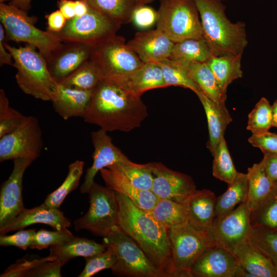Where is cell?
<instances>
[{
    "label": "cell",
    "mask_w": 277,
    "mask_h": 277,
    "mask_svg": "<svg viewBox=\"0 0 277 277\" xmlns=\"http://www.w3.org/2000/svg\"><path fill=\"white\" fill-rule=\"evenodd\" d=\"M141 96L103 78L93 89L83 118L106 132H130L140 127L148 116L147 108Z\"/></svg>",
    "instance_id": "6da1fadb"
},
{
    "label": "cell",
    "mask_w": 277,
    "mask_h": 277,
    "mask_svg": "<svg viewBox=\"0 0 277 277\" xmlns=\"http://www.w3.org/2000/svg\"><path fill=\"white\" fill-rule=\"evenodd\" d=\"M116 193L118 225L142 248L151 262L170 277L171 249L167 230L125 195Z\"/></svg>",
    "instance_id": "7a4b0ae2"
},
{
    "label": "cell",
    "mask_w": 277,
    "mask_h": 277,
    "mask_svg": "<svg viewBox=\"0 0 277 277\" xmlns=\"http://www.w3.org/2000/svg\"><path fill=\"white\" fill-rule=\"evenodd\" d=\"M197 6L203 36L214 56L243 54L248 45L246 24L231 22L222 0H194Z\"/></svg>",
    "instance_id": "3957f363"
},
{
    "label": "cell",
    "mask_w": 277,
    "mask_h": 277,
    "mask_svg": "<svg viewBox=\"0 0 277 277\" xmlns=\"http://www.w3.org/2000/svg\"><path fill=\"white\" fill-rule=\"evenodd\" d=\"M4 44L13 57V66L17 70L15 79L19 88L35 98L51 101L58 83L50 74L45 57L30 44L18 48L5 42Z\"/></svg>",
    "instance_id": "277c9868"
},
{
    "label": "cell",
    "mask_w": 277,
    "mask_h": 277,
    "mask_svg": "<svg viewBox=\"0 0 277 277\" xmlns=\"http://www.w3.org/2000/svg\"><path fill=\"white\" fill-rule=\"evenodd\" d=\"M103 243L110 247L116 256L111 268L114 274L129 277H167L118 225L113 227L104 236Z\"/></svg>",
    "instance_id": "5b68a950"
},
{
    "label": "cell",
    "mask_w": 277,
    "mask_h": 277,
    "mask_svg": "<svg viewBox=\"0 0 277 277\" xmlns=\"http://www.w3.org/2000/svg\"><path fill=\"white\" fill-rule=\"evenodd\" d=\"M0 20L4 27L6 40L25 42L35 47L47 58L62 45L53 33L34 26L35 16L10 4H0Z\"/></svg>",
    "instance_id": "8992f818"
},
{
    "label": "cell",
    "mask_w": 277,
    "mask_h": 277,
    "mask_svg": "<svg viewBox=\"0 0 277 277\" xmlns=\"http://www.w3.org/2000/svg\"><path fill=\"white\" fill-rule=\"evenodd\" d=\"M171 249L170 277H192L193 264L208 247L214 245L207 231L187 222L167 230Z\"/></svg>",
    "instance_id": "52a82bcc"
},
{
    "label": "cell",
    "mask_w": 277,
    "mask_h": 277,
    "mask_svg": "<svg viewBox=\"0 0 277 277\" xmlns=\"http://www.w3.org/2000/svg\"><path fill=\"white\" fill-rule=\"evenodd\" d=\"M157 13L156 28L174 43L203 36L194 0H160Z\"/></svg>",
    "instance_id": "ba28073f"
},
{
    "label": "cell",
    "mask_w": 277,
    "mask_h": 277,
    "mask_svg": "<svg viewBox=\"0 0 277 277\" xmlns=\"http://www.w3.org/2000/svg\"><path fill=\"white\" fill-rule=\"evenodd\" d=\"M121 26L89 6L87 13L67 20L63 29L53 33L63 43H81L94 48L116 35Z\"/></svg>",
    "instance_id": "9c48e42d"
},
{
    "label": "cell",
    "mask_w": 277,
    "mask_h": 277,
    "mask_svg": "<svg viewBox=\"0 0 277 277\" xmlns=\"http://www.w3.org/2000/svg\"><path fill=\"white\" fill-rule=\"evenodd\" d=\"M89 207L85 215L74 222L76 231L87 230L105 236L118 225V203L116 193L95 182L88 192Z\"/></svg>",
    "instance_id": "30bf717a"
},
{
    "label": "cell",
    "mask_w": 277,
    "mask_h": 277,
    "mask_svg": "<svg viewBox=\"0 0 277 277\" xmlns=\"http://www.w3.org/2000/svg\"><path fill=\"white\" fill-rule=\"evenodd\" d=\"M103 78L115 81L136 70L144 63L117 34L94 48L90 57Z\"/></svg>",
    "instance_id": "8fae6325"
},
{
    "label": "cell",
    "mask_w": 277,
    "mask_h": 277,
    "mask_svg": "<svg viewBox=\"0 0 277 277\" xmlns=\"http://www.w3.org/2000/svg\"><path fill=\"white\" fill-rule=\"evenodd\" d=\"M43 146L42 132L37 118L26 116L20 125L0 137V162L27 158L34 161Z\"/></svg>",
    "instance_id": "7c38bea8"
},
{
    "label": "cell",
    "mask_w": 277,
    "mask_h": 277,
    "mask_svg": "<svg viewBox=\"0 0 277 277\" xmlns=\"http://www.w3.org/2000/svg\"><path fill=\"white\" fill-rule=\"evenodd\" d=\"M250 213L245 202L226 214L215 217L207 231L214 245L232 252L238 245L248 239L252 229Z\"/></svg>",
    "instance_id": "4fadbf2b"
},
{
    "label": "cell",
    "mask_w": 277,
    "mask_h": 277,
    "mask_svg": "<svg viewBox=\"0 0 277 277\" xmlns=\"http://www.w3.org/2000/svg\"><path fill=\"white\" fill-rule=\"evenodd\" d=\"M13 161L12 171L1 188L0 229L25 209L22 196L23 176L34 161L27 158H17Z\"/></svg>",
    "instance_id": "5bb4252c"
},
{
    "label": "cell",
    "mask_w": 277,
    "mask_h": 277,
    "mask_svg": "<svg viewBox=\"0 0 277 277\" xmlns=\"http://www.w3.org/2000/svg\"><path fill=\"white\" fill-rule=\"evenodd\" d=\"M153 181L152 191L160 199L182 203L196 189L192 178L173 170L160 162L151 163Z\"/></svg>",
    "instance_id": "9a60e30c"
},
{
    "label": "cell",
    "mask_w": 277,
    "mask_h": 277,
    "mask_svg": "<svg viewBox=\"0 0 277 277\" xmlns=\"http://www.w3.org/2000/svg\"><path fill=\"white\" fill-rule=\"evenodd\" d=\"M91 138L94 147L93 163L86 170L84 181L80 187L82 193H87L94 182L96 173L103 168L118 163L131 161L122 151L112 143L107 132L100 129L92 131Z\"/></svg>",
    "instance_id": "2e32d148"
},
{
    "label": "cell",
    "mask_w": 277,
    "mask_h": 277,
    "mask_svg": "<svg viewBox=\"0 0 277 277\" xmlns=\"http://www.w3.org/2000/svg\"><path fill=\"white\" fill-rule=\"evenodd\" d=\"M93 48L77 42H64L45 58L49 71L58 83L90 59Z\"/></svg>",
    "instance_id": "e0dca14e"
},
{
    "label": "cell",
    "mask_w": 277,
    "mask_h": 277,
    "mask_svg": "<svg viewBox=\"0 0 277 277\" xmlns=\"http://www.w3.org/2000/svg\"><path fill=\"white\" fill-rule=\"evenodd\" d=\"M238 266L231 252L213 245L199 256L190 272L192 277H235Z\"/></svg>",
    "instance_id": "ac0fdd59"
},
{
    "label": "cell",
    "mask_w": 277,
    "mask_h": 277,
    "mask_svg": "<svg viewBox=\"0 0 277 277\" xmlns=\"http://www.w3.org/2000/svg\"><path fill=\"white\" fill-rule=\"evenodd\" d=\"M127 44L144 63H159L169 58L174 43L156 28L136 33Z\"/></svg>",
    "instance_id": "d6986e66"
},
{
    "label": "cell",
    "mask_w": 277,
    "mask_h": 277,
    "mask_svg": "<svg viewBox=\"0 0 277 277\" xmlns=\"http://www.w3.org/2000/svg\"><path fill=\"white\" fill-rule=\"evenodd\" d=\"M37 223L45 224L55 230L68 228L71 226L69 220L59 208L49 207L43 204L30 209H25L16 216L0 229V234L22 230Z\"/></svg>",
    "instance_id": "ffe728a7"
},
{
    "label": "cell",
    "mask_w": 277,
    "mask_h": 277,
    "mask_svg": "<svg viewBox=\"0 0 277 277\" xmlns=\"http://www.w3.org/2000/svg\"><path fill=\"white\" fill-rule=\"evenodd\" d=\"M216 196L212 191L195 190L183 202L187 223L196 229L207 231L215 219Z\"/></svg>",
    "instance_id": "44dd1931"
},
{
    "label": "cell",
    "mask_w": 277,
    "mask_h": 277,
    "mask_svg": "<svg viewBox=\"0 0 277 277\" xmlns=\"http://www.w3.org/2000/svg\"><path fill=\"white\" fill-rule=\"evenodd\" d=\"M100 172L107 187L125 195L143 210H151L160 199L152 190L136 187L126 178L110 168H103Z\"/></svg>",
    "instance_id": "7402d4cb"
},
{
    "label": "cell",
    "mask_w": 277,
    "mask_h": 277,
    "mask_svg": "<svg viewBox=\"0 0 277 277\" xmlns=\"http://www.w3.org/2000/svg\"><path fill=\"white\" fill-rule=\"evenodd\" d=\"M92 90H83L58 83L51 101L55 111L64 120L85 115L90 103Z\"/></svg>",
    "instance_id": "603a6c76"
},
{
    "label": "cell",
    "mask_w": 277,
    "mask_h": 277,
    "mask_svg": "<svg viewBox=\"0 0 277 277\" xmlns=\"http://www.w3.org/2000/svg\"><path fill=\"white\" fill-rule=\"evenodd\" d=\"M111 81L140 95L149 90L167 87L160 66L155 62L144 63L130 74Z\"/></svg>",
    "instance_id": "cb8c5ba5"
},
{
    "label": "cell",
    "mask_w": 277,
    "mask_h": 277,
    "mask_svg": "<svg viewBox=\"0 0 277 277\" xmlns=\"http://www.w3.org/2000/svg\"><path fill=\"white\" fill-rule=\"evenodd\" d=\"M206 113L209 138L207 147L211 154L224 137L226 129L231 122L232 117L227 109L226 104H219L214 102L202 91L196 94Z\"/></svg>",
    "instance_id": "d4e9b609"
},
{
    "label": "cell",
    "mask_w": 277,
    "mask_h": 277,
    "mask_svg": "<svg viewBox=\"0 0 277 277\" xmlns=\"http://www.w3.org/2000/svg\"><path fill=\"white\" fill-rule=\"evenodd\" d=\"M238 265L254 277H277V269L273 263L258 249L249 238L232 251Z\"/></svg>",
    "instance_id": "484cf974"
},
{
    "label": "cell",
    "mask_w": 277,
    "mask_h": 277,
    "mask_svg": "<svg viewBox=\"0 0 277 277\" xmlns=\"http://www.w3.org/2000/svg\"><path fill=\"white\" fill-rule=\"evenodd\" d=\"M242 54L212 55L206 62L214 74L223 96L227 98V90L234 80L243 76Z\"/></svg>",
    "instance_id": "4316f807"
},
{
    "label": "cell",
    "mask_w": 277,
    "mask_h": 277,
    "mask_svg": "<svg viewBox=\"0 0 277 277\" xmlns=\"http://www.w3.org/2000/svg\"><path fill=\"white\" fill-rule=\"evenodd\" d=\"M107 246L85 238L74 236L66 242L50 246L49 255L63 265L77 256L85 258L104 251Z\"/></svg>",
    "instance_id": "83f0119b"
},
{
    "label": "cell",
    "mask_w": 277,
    "mask_h": 277,
    "mask_svg": "<svg viewBox=\"0 0 277 277\" xmlns=\"http://www.w3.org/2000/svg\"><path fill=\"white\" fill-rule=\"evenodd\" d=\"M246 174L248 184L246 203L251 211L269 193L274 181L267 174L263 159L249 167Z\"/></svg>",
    "instance_id": "f1b7e54d"
},
{
    "label": "cell",
    "mask_w": 277,
    "mask_h": 277,
    "mask_svg": "<svg viewBox=\"0 0 277 277\" xmlns=\"http://www.w3.org/2000/svg\"><path fill=\"white\" fill-rule=\"evenodd\" d=\"M189 77L199 86L208 98L219 104H225L226 98L222 95L218 83L206 63H185Z\"/></svg>",
    "instance_id": "f546056e"
},
{
    "label": "cell",
    "mask_w": 277,
    "mask_h": 277,
    "mask_svg": "<svg viewBox=\"0 0 277 277\" xmlns=\"http://www.w3.org/2000/svg\"><path fill=\"white\" fill-rule=\"evenodd\" d=\"M228 185L226 191L216 197L215 217L226 214L238 204L247 201L248 184L246 173L238 172L235 179Z\"/></svg>",
    "instance_id": "4dcf8cb0"
},
{
    "label": "cell",
    "mask_w": 277,
    "mask_h": 277,
    "mask_svg": "<svg viewBox=\"0 0 277 277\" xmlns=\"http://www.w3.org/2000/svg\"><path fill=\"white\" fill-rule=\"evenodd\" d=\"M212 55L210 48L203 36L174 43L169 59L187 63L193 62L206 63Z\"/></svg>",
    "instance_id": "1f68e13d"
},
{
    "label": "cell",
    "mask_w": 277,
    "mask_h": 277,
    "mask_svg": "<svg viewBox=\"0 0 277 277\" xmlns=\"http://www.w3.org/2000/svg\"><path fill=\"white\" fill-rule=\"evenodd\" d=\"M252 227L277 230V181L267 195L250 211Z\"/></svg>",
    "instance_id": "d6a6232c"
},
{
    "label": "cell",
    "mask_w": 277,
    "mask_h": 277,
    "mask_svg": "<svg viewBox=\"0 0 277 277\" xmlns=\"http://www.w3.org/2000/svg\"><path fill=\"white\" fill-rule=\"evenodd\" d=\"M93 9L120 24L132 22L135 0H85Z\"/></svg>",
    "instance_id": "836d02e7"
},
{
    "label": "cell",
    "mask_w": 277,
    "mask_h": 277,
    "mask_svg": "<svg viewBox=\"0 0 277 277\" xmlns=\"http://www.w3.org/2000/svg\"><path fill=\"white\" fill-rule=\"evenodd\" d=\"M167 230L187 222L182 203L169 199H159L155 206L147 211Z\"/></svg>",
    "instance_id": "e575fe53"
},
{
    "label": "cell",
    "mask_w": 277,
    "mask_h": 277,
    "mask_svg": "<svg viewBox=\"0 0 277 277\" xmlns=\"http://www.w3.org/2000/svg\"><path fill=\"white\" fill-rule=\"evenodd\" d=\"M102 79L98 68L90 59L60 83L73 89L92 90Z\"/></svg>",
    "instance_id": "d590c367"
},
{
    "label": "cell",
    "mask_w": 277,
    "mask_h": 277,
    "mask_svg": "<svg viewBox=\"0 0 277 277\" xmlns=\"http://www.w3.org/2000/svg\"><path fill=\"white\" fill-rule=\"evenodd\" d=\"M84 165L85 163L80 160L70 164L65 180L59 187L47 195L44 203L49 207L59 208L66 196L78 186Z\"/></svg>",
    "instance_id": "8d00e7d4"
},
{
    "label": "cell",
    "mask_w": 277,
    "mask_h": 277,
    "mask_svg": "<svg viewBox=\"0 0 277 277\" xmlns=\"http://www.w3.org/2000/svg\"><path fill=\"white\" fill-rule=\"evenodd\" d=\"M108 167L120 173L136 187L151 190L153 175L151 163L140 164L131 161L125 163L115 164Z\"/></svg>",
    "instance_id": "74e56055"
},
{
    "label": "cell",
    "mask_w": 277,
    "mask_h": 277,
    "mask_svg": "<svg viewBox=\"0 0 277 277\" xmlns=\"http://www.w3.org/2000/svg\"><path fill=\"white\" fill-rule=\"evenodd\" d=\"M161 69L167 87L180 86L189 89L196 94L202 91L199 86L188 75L186 64L169 58L157 63Z\"/></svg>",
    "instance_id": "f35d334b"
},
{
    "label": "cell",
    "mask_w": 277,
    "mask_h": 277,
    "mask_svg": "<svg viewBox=\"0 0 277 277\" xmlns=\"http://www.w3.org/2000/svg\"><path fill=\"white\" fill-rule=\"evenodd\" d=\"M212 175L218 180L228 184L236 177L238 172L236 170L229 153L224 137L212 154Z\"/></svg>",
    "instance_id": "ab89813d"
},
{
    "label": "cell",
    "mask_w": 277,
    "mask_h": 277,
    "mask_svg": "<svg viewBox=\"0 0 277 277\" xmlns=\"http://www.w3.org/2000/svg\"><path fill=\"white\" fill-rule=\"evenodd\" d=\"M249 239L277 268V231L260 227H252Z\"/></svg>",
    "instance_id": "60d3db41"
},
{
    "label": "cell",
    "mask_w": 277,
    "mask_h": 277,
    "mask_svg": "<svg viewBox=\"0 0 277 277\" xmlns=\"http://www.w3.org/2000/svg\"><path fill=\"white\" fill-rule=\"evenodd\" d=\"M272 127L271 105L263 97L249 113L247 129L252 134H259L268 131Z\"/></svg>",
    "instance_id": "b9f144b4"
},
{
    "label": "cell",
    "mask_w": 277,
    "mask_h": 277,
    "mask_svg": "<svg viewBox=\"0 0 277 277\" xmlns=\"http://www.w3.org/2000/svg\"><path fill=\"white\" fill-rule=\"evenodd\" d=\"M26 116L10 106L4 90H0V137L18 127Z\"/></svg>",
    "instance_id": "7bdbcfd3"
},
{
    "label": "cell",
    "mask_w": 277,
    "mask_h": 277,
    "mask_svg": "<svg viewBox=\"0 0 277 277\" xmlns=\"http://www.w3.org/2000/svg\"><path fill=\"white\" fill-rule=\"evenodd\" d=\"M74 236L68 228L54 231L42 229L35 232L30 248L42 250L49 246L63 244Z\"/></svg>",
    "instance_id": "ee69618b"
},
{
    "label": "cell",
    "mask_w": 277,
    "mask_h": 277,
    "mask_svg": "<svg viewBox=\"0 0 277 277\" xmlns=\"http://www.w3.org/2000/svg\"><path fill=\"white\" fill-rule=\"evenodd\" d=\"M86 264L79 277H90L98 272L111 269L116 261V256L112 249L108 246L103 252L85 258Z\"/></svg>",
    "instance_id": "f6af8a7d"
},
{
    "label": "cell",
    "mask_w": 277,
    "mask_h": 277,
    "mask_svg": "<svg viewBox=\"0 0 277 277\" xmlns=\"http://www.w3.org/2000/svg\"><path fill=\"white\" fill-rule=\"evenodd\" d=\"M56 259L52 256L42 258L21 259L9 266L0 275L1 277H26L27 273L39 264Z\"/></svg>",
    "instance_id": "bcb514c9"
},
{
    "label": "cell",
    "mask_w": 277,
    "mask_h": 277,
    "mask_svg": "<svg viewBox=\"0 0 277 277\" xmlns=\"http://www.w3.org/2000/svg\"><path fill=\"white\" fill-rule=\"evenodd\" d=\"M35 229L20 230L12 235L1 234V246H15L23 250L30 248Z\"/></svg>",
    "instance_id": "7dc6e473"
},
{
    "label": "cell",
    "mask_w": 277,
    "mask_h": 277,
    "mask_svg": "<svg viewBox=\"0 0 277 277\" xmlns=\"http://www.w3.org/2000/svg\"><path fill=\"white\" fill-rule=\"evenodd\" d=\"M249 143L259 148L264 154L277 153V134L267 131L259 134H252L248 138Z\"/></svg>",
    "instance_id": "c3c4849f"
},
{
    "label": "cell",
    "mask_w": 277,
    "mask_h": 277,
    "mask_svg": "<svg viewBox=\"0 0 277 277\" xmlns=\"http://www.w3.org/2000/svg\"><path fill=\"white\" fill-rule=\"evenodd\" d=\"M157 11L146 5L136 7L133 11L132 22L138 28L145 29L156 23Z\"/></svg>",
    "instance_id": "681fc988"
},
{
    "label": "cell",
    "mask_w": 277,
    "mask_h": 277,
    "mask_svg": "<svg viewBox=\"0 0 277 277\" xmlns=\"http://www.w3.org/2000/svg\"><path fill=\"white\" fill-rule=\"evenodd\" d=\"M64 265L58 260L43 262L29 271L26 277H59Z\"/></svg>",
    "instance_id": "f907efd6"
},
{
    "label": "cell",
    "mask_w": 277,
    "mask_h": 277,
    "mask_svg": "<svg viewBox=\"0 0 277 277\" xmlns=\"http://www.w3.org/2000/svg\"><path fill=\"white\" fill-rule=\"evenodd\" d=\"M47 21V31L57 33L64 27L67 19L59 10L55 11L46 16Z\"/></svg>",
    "instance_id": "816d5d0a"
},
{
    "label": "cell",
    "mask_w": 277,
    "mask_h": 277,
    "mask_svg": "<svg viewBox=\"0 0 277 277\" xmlns=\"http://www.w3.org/2000/svg\"><path fill=\"white\" fill-rule=\"evenodd\" d=\"M265 170L273 181H277V153L264 154Z\"/></svg>",
    "instance_id": "f5cc1de1"
},
{
    "label": "cell",
    "mask_w": 277,
    "mask_h": 277,
    "mask_svg": "<svg viewBox=\"0 0 277 277\" xmlns=\"http://www.w3.org/2000/svg\"><path fill=\"white\" fill-rule=\"evenodd\" d=\"M3 25L0 24V65L13 66V57L5 46V33Z\"/></svg>",
    "instance_id": "db71d44e"
},
{
    "label": "cell",
    "mask_w": 277,
    "mask_h": 277,
    "mask_svg": "<svg viewBox=\"0 0 277 277\" xmlns=\"http://www.w3.org/2000/svg\"><path fill=\"white\" fill-rule=\"evenodd\" d=\"M59 10L62 12L67 20L75 16L74 11V1L60 0L57 2Z\"/></svg>",
    "instance_id": "11a10c76"
},
{
    "label": "cell",
    "mask_w": 277,
    "mask_h": 277,
    "mask_svg": "<svg viewBox=\"0 0 277 277\" xmlns=\"http://www.w3.org/2000/svg\"><path fill=\"white\" fill-rule=\"evenodd\" d=\"M89 5L85 0L74 1V11L75 16H81L87 13Z\"/></svg>",
    "instance_id": "9f6ffc18"
},
{
    "label": "cell",
    "mask_w": 277,
    "mask_h": 277,
    "mask_svg": "<svg viewBox=\"0 0 277 277\" xmlns=\"http://www.w3.org/2000/svg\"><path fill=\"white\" fill-rule=\"evenodd\" d=\"M31 1L32 0H11L9 4L27 12L31 7L30 3Z\"/></svg>",
    "instance_id": "6f0895ef"
},
{
    "label": "cell",
    "mask_w": 277,
    "mask_h": 277,
    "mask_svg": "<svg viewBox=\"0 0 277 277\" xmlns=\"http://www.w3.org/2000/svg\"><path fill=\"white\" fill-rule=\"evenodd\" d=\"M272 126L277 128V99L271 105Z\"/></svg>",
    "instance_id": "680465c9"
},
{
    "label": "cell",
    "mask_w": 277,
    "mask_h": 277,
    "mask_svg": "<svg viewBox=\"0 0 277 277\" xmlns=\"http://www.w3.org/2000/svg\"><path fill=\"white\" fill-rule=\"evenodd\" d=\"M235 277H254L253 275L239 265Z\"/></svg>",
    "instance_id": "91938a15"
},
{
    "label": "cell",
    "mask_w": 277,
    "mask_h": 277,
    "mask_svg": "<svg viewBox=\"0 0 277 277\" xmlns=\"http://www.w3.org/2000/svg\"><path fill=\"white\" fill-rule=\"evenodd\" d=\"M153 0H135L136 7L145 5L148 3L151 2Z\"/></svg>",
    "instance_id": "94428289"
},
{
    "label": "cell",
    "mask_w": 277,
    "mask_h": 277,
    "mask_svg": "<svg viewBox=\"0 0 277 277\" xmlns=\"http://www.w3.org/2000/svg\"><path fill=\"white\" fill-rule=\"evenodd\" d=\"M6 1H9V0H0L1 3H4ZM11 1V0H10Z\"/></svg>",
    "instance_id": "6125c7cd"
},
{
    "label": "cell",
    "mask_w": 277,
    "mask_h": 277,
    "mask_svg": "<svg viewBox=\"0 0 277 277\" xmlns=\"http://www.w3.org/2000/svg\"><path fill=\"white\" fill-rule=\"evenodd\" d=\"M223 1H227V0H222Z\"/></svg>",
    "instance_id": "be15d7a7"
},
{
    "label": "cell",
    "mask_w": 277,
    "mask_h": 277,
    "mask_svg": "<svg viewBox=\"0 0 277 277\" xmlns=\"http://www.w3.org/2000/svg\"><path fill=\"white\" fill-rule=\"evenodd\" d=\"M276 231H277V230Z\"/></svg>",
    "instance_id": "e7e4bbea"
},
{
    "label": "cell",
    "mask_w": 277,
    "mask_h": 277,
    "mask_svg": "<svg viewBox=\"0 0 277 277\" xmlns=\"http://www.w3.org/2000/svg\"><path fill=\"white\" fill-rule=\"evenodd\" d=\"M276 269H277V268H276Z\"/></svg>",
    "instance_id": "03108f58"
}]
</instances>
